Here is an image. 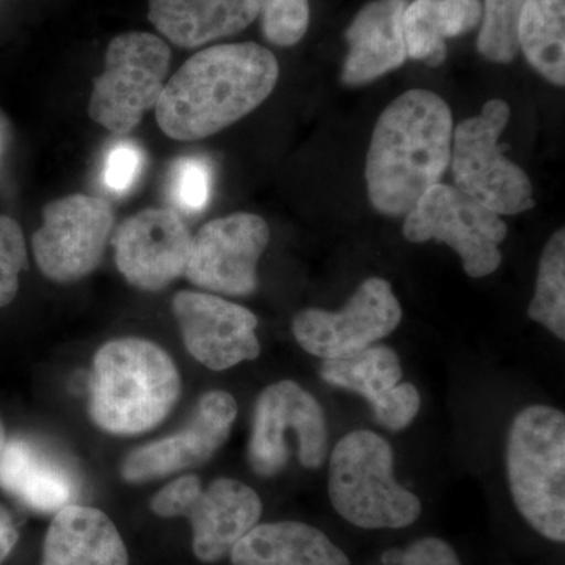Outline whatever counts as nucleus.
Listing matches in <instances>:
<instances>
[{
	"instance_id": "obj_22",
	"label": "nucleus",
	"mask_w": 565,
	"mask_h": 565,
	"mask_svg": "<svg viewBox=\"0 0 565 565\" xmlns=\"http://www.w3.org/2000/svg\"><path fill=\"white\" fill-rule=\"evenodd\" d=\"M519 50L546 81L565 84V0H526L519 21Z\"/></svg>"
},
{
	"instance_id": "obj_32",
	"label": "nucleus",
	"mask_w": 565,
	"mask_h": 565,
	"mask_svg": "<svg viewBox=\"0 0 565 565\" xmlns=\"http://www.w3.org/2000/svg\"><path fill=\"white\" fill-rule=\"evenodd\" d=\"M388 563L399 565H462L456 550L438 537H424L405 550H397L385 557Z\"/></svg>"
},
{
	"instance_id": "obj_14",
	"label": "nucleus",
	"mask_w": 565,
	"mask_h": 565,
	"mask_svg": "<svg viewBox=\"0 0 565 565\" xmlns=\"http://www.w3.org/2000/svg\"><path fill=\"white\" fill-rule=\"evenodd\" d=\"M191 243L180 215L159 207L126 218L111 237L118 270L143 291H161L184 277Z\"/></svg>"
},
{
	"instance_id": "obj_12",
	"label": "nucleus",
	"mask_w": 565,
	"mask_h": 565,
	"mask_svg": "<svg viewBox=\"0 0 565 565\" xmlns=\"http://www.w3.org/2000/svg\"><path fill=\"white\" fill-rule=\"evenodd\" d=\"M269 241V226L259 215L239 212L215 218L192 236L184 277L210 292L250 296Z\"/></svg>"
},
{
	"instance_id": "obj_35",
	"label": "nucleus",
	"mask_w": 565,
	"mask_h": 565,
	"mask_svg": "<svg viewBox=\"0 0 565 565\" xmlns=\"http://www.w3.org/2000/svg\"><path fill=\"white\" fill-rule=\"evenodd\" d=\"M20 533L14 525L13 515L6 505L0 504V565L6 563L18 544Z\"/></svg>"
},
{
	"instance_id": "obj_25",
	"label": "nucleus",
	"mask_w": 565,
	"mask_h": 565,
	"mask_svg": "<svg viewBox=\"0 0 565 565\" xmlns=\"http://www.w3.org/2000/svg\"><path fill=\"white\" fill-rule=\"evenodd\" d=\"M408 57L438 66L445 62L448 39L440 0H414L404 13Z\"/></svg>"
},
{
	"instance_id": "obj_10",
	"label": "nucleus",
	"mask_w": 565,
	"mask_h": 565,
	"mask_svg": "<svg viewBox=\"0 0 565 565\" xmlns=\"http://www.w3.org/2000/svg\"><path fill=\"white\" fill-rule=\"evenodd\" d=\"M114 211L106 200L74 195L47 203L32 248L41 273L55 282H74L102 264L114 232Z\"/></svg>"
},
{
	"instance_id": "obj_16",
	"label": "nucleus",
	"mask_w": 565,
	"mask_h": 565,
	"mask_svg": "<svg viewBox=\"0 0 565 565\" xmlns=\"http://www.w3.org/2000/svg\"><path fill=\"white\" fill-rule=\"evenodd\" d=\"M263 514L258 493L236 479L221 478L196 494L185 511L193 531V553L203 563H217Z\"/></svg>"
},
{
	"instance_id": "obj_27",
	"label": "nucleus",
	"mask_w": 565,
	"mask_h": 565,
	"mask_svg": "<svg viewBox=\"0 0 565 565\" xmlns=\"http://www.w3.org/2000/svg\"><path fill=\"white\" fill-rule=\"evenodd\" d=\"M264 36L275 46L299 43L310 25L308 0H255Z\"/></svg>"
},
{
	"instance_id": "obj_4",
	"label": "nucleus",
	"mask_w": 565,
	"mask_h": 565,
	"mask_svg": "<svg viewBox=\"0 0 565 565\" xmlns=\"http://www.w3.org/2000/svg\"><path fill=\"white\" fill-rule=\"evenodd\" d=\"M505 470L516 511L548 541H565V415L530 405L512 422Z\"/></svg>"
},
{
	"instance_id": "obj_36",
	"label": "nucleus",
	"mask_w": 565,
	"mask_h": 565,
	"mask_svg": "<svg viewBox=\"0 0 565 565\" xmlns=\"http://www.w3.org/2000/svg\"><path fill=\"white\" fill-rule=\"evenodd\" d=\"M7 433H6V426H3L2 418H0V455H2L3 448H6L7 445Z\"/></svg>"
},
{
	"instance_id": "obj_19",
	"label": "nucleus",
	"mask_w": 565,
	"mask_h": 565,
	"mask_svg": "<svg viewBox=\"0 0 565 565\" xmlns=\"http://www.w3.org/2000/svg\"><path fill=\"white\" fill-rule=\"evenodd\" d=\"M150 21L184 50L245 31L258 18L255 0H150Z\"/></svg>"
},
{
	"instance_id": "obj_23",
	"label": "nucleus",
	"mask_w": 565,
	"mask_h": 565,
	"mask_svg": "<svg viewBox=\"0 0 565 565\" xmlns=\"http://www.w3.org/2000/svg\"><path fill=\"white\" fill-rule=\"evenodd\" d=\"M403 364L396 351L371 345L352 355L323 360L321 377L327 384L363 396L373 404L403 381Z\"/></svg>"
},
{
	"instance_id": "obj_6",
	"label": "nucleus",
	"mask_w": 565,
	"mask_h": 565,
	"mask_svg": "<svg viewBox=\"0 0 565 565\" xmlns=\"http://www.w3.org/2000/svg\"><path fill=\"white\" fill-rule=\"evenodd\" d=\"M509 120V104L490 99L478 117L460 121L452 132L449 166L456 188L498 215L523 214L535 204L533 182L500 147Z\"/></svg>"
},
{
	"instance_id": "obj_30",
	"label": "nucleus",
	"mask_w": 565,
	"mask_h": 565,
	"mask_svg": "<svg viewBox=\"0 0 565 565\" xmlns=\"http://www.w3.org/2000/svg\"><path fill=\"white\" fill-rule=\"evenodd\" d=\"M374 418L390 430H403L411 426L422 408V396L415 385L399 382L371 404Z\"/></svg>"
},
{
	"instance_id": "obj_34",
	"label": "nucleus",
	"mask_w": 565,
	"mask_h": 565,
	"mask_svg": "<svg viewBox=\"0 0 565 565\" xmlns=\"http://www.w3.org/2000/svg\"><path fill=\"white\" fill-rule=\"evenodd\" d=\"M448 39L463 35L481 24V0H440Z\"/></svg>"
},
{
	"instance_id": "obj_3",
	"label": "nucleus",
	"mask_w": 565,
	"mask_h": 565,
	"mask_svg": "<svg viewBox=\"0 0 565 565\" xmlns=\"http://www.w3.org/2000/svg\"><path fill=\"white\" fill-rule=\"evenodd\" d=\"M180 394L177 364L158 344L122 338L96 352L88 412L104 433H148L169 416Z\"/></svg>"
},
{
	"instance_id": "obj_1",
	"label": "nucleus",
	"mask_w": 565,
	"mask_h": 565,
	"mask_svg": "<svg viewBox=\"0 0 565 565\" xmlns=\"http://www.w3.org/2000/svg\"><path fill=\"white\" fill-rule=\"evenodd\" d=\"M278 77L277 57L259 44L207 47L167 82L156 118L170 139H206L262 106Z\"/></svg>"
},
{
	"instance_id": "obj_17",
	"label": "nucleus",
	"mask_w": 565,
	"mask_h": 565,
	"mask_svg": "<svg viewBox=\"0 0 565 565\" xmlns=\"http://www.w3.org/2000/svg\"><path fill=\"white\" fill-rule=\"evenodd\" d=\"M408 0H371L345 31L349 52L341 81L360 87L385 76L407 62L404 13Z\"/></svg>"
},
{
	"instance_id": "obj_31",
	"label": "nucleus",
	"mask_w": 565,
	"mask_h": 565,
	"mask_svg": "<svg viewBox=\"0 0 565 565\" xmlns=\"http://www.w3.org/2000/svg\"><path fill=\"white\" fill-rule=\"evenodd\" d=\"M143 166V152L132 141H121L111 148L104 166V184L109 191L122 193L132 188Z\"/></svg>"
},
{
	"instance_id": "obj_29",
	"label": "nucleus",
	"mask_w": 565,
	"mask_h": 565,
	"mask_svg": "<svg viewBox=\"0 0 565 565\" xmlns=\"http://www.w3.org/2000/svg\"><path fill=\"white\" fill-rule=\"evenodd\" d=\"M28 263L24 234L13 218L0 215V308L13 302Z\"/></svg>"
},
{
	"instance_id": "obj_15",
	"label": "nucleus",
	"mask_w": 565,
	"mask_h": 565,
	"mask_svg": "<svg viewBox=\"0 0 565 565\" xmlns=\"http://www.w3.org/2000/svg\"><path fill=\"white\" fill-rule=\"evenodd\" d=\"M236 416L232 394L222 390L203 394L181 433L140 446L126 457L122 479L141 484L207 462L228 440Z\"/></svg>"
},
{
	"instance_id": "obj_26",
	"label": "nucleus",
	"mask_w": 565,
	"mask_h": 565,
	"mask_svg": "<svg viewBox=\"0 0 565 565\" xmlns=\"http://www.w3.org/2000/svg\"><path fill=\"white\" fill-rule=\"evenodd\" d=\"M526 0H484L478 51L493 63L514 62L519 54V21Z\"/></svg>"
},
{
	"instance_id": "obj_9",
	"label": "nucleus",
	"mask_w": 565,
	"mask_h": 565,
	"mask_svg": "<svg viewBox=\"0 0 565 565\" xmlns=\"http://www.w3.org/2000/svg\"><path fill=\"white\" fill-rule=\"evenodd\" d=\"M296 434L297 455L305 468L322 467L329 452V430L321 404L292 381L267 386L255 405L248 462L256 475L270 478L288 463L286 434Z\"/></svg>"
},
{
	"instance_id": "obj_11",
	"label": "nucleus",
	"mask_w": 565,
	"mask_h": 565,
	"mask_svg": "<svg viewBox=\"0 0 565 565\" xmlns=\"http://www.w3.org/2000/svg\"><path fill=\"white\" fill-rule=\"evenodd\" d=\"M403 308L392 285L371 277L340 311L307 308L296 315L292 333L305 352L322 360L340 359L371 348L397 329Z\"/></svg>"
},
{
	"instance_id": "obj_33",
	"label": "nucleus",
	"mask_w": 565,
	"mask_h": 565,
	"mask_svg": "<svg viewBox=\"0 0 565 565\" xmlns=\"http://www.w3.org/2000/svg\"><path fill=\"white\" fill-rule=\"evenodd\" d=\"M202 482L196 476H182V478L174 479L152 498V512L163 519L184 516L189 505L195 500L196 494L202 492Z\"/></svg>"
},
{
	"instance_id": "obj_28",
	"label": "nucleus",
	"mask_w": 565,
	"mask_h": 565,
	"mask_svg": "<svg viewBox=\"0 0 565 565\" xmlns=\"http://www.w3.org/2000/svg\"><path fill=\"white\" fill-rule=\"evenodd\" d=\"M212 191V170L202 158H182L172 170L174 203L185 212H200L207 206Z\"/></svg>"
},
{
	"instance_id": "obj_8",
	"label": "nucleus",
	"mask_w": 565,
	"mask_h": 565,
	"mask_svg": "<svg viewBox=\"0 0 565 565\" xmlns=\"http://www.w3.org/2000/svg\"><path fill=\"white\" fill-rule=\"evenodd\" d=\"M403 232L411 243L437 241L448 245L462 259L468 277L482 278L500 267V245L508 236V226L484 204L456 185L440 182L405 215Z\"/></svg>"
},
{
	"instance_id": "obj_7",
	"label": "nucleus",
	"mask_w": 565,
	"mask_h": 565,
	"mask_svg": "<svg viewBox=\"0 0 565 565\" xmlns=\"http://www.w3.org/2000/svg\"><path fill=\"white\" fill-rule=\"evenodd\" d=\"M170 57L166 41L152 33L115 36L107 47L102 76L93 85L88 104L92 120L117 136L131 132L161 98Z\"/></svg>"
},
{
	"instance_id": "obj_5",
	"label": "nucleus",
	"mask_w": 565,
	"mask_h": 565,
	"mask_svg": "<svg viewBox=\"0 0 565 565\" xmlns=\"http://www.w3.org/2000/svg\"><path fill=\"white\" fill-rule=\"evenodd\" d=\"M329 497L345 522L363 530H401L423 512L419 498L396 481L392 445L373 430H353L334 446Z\"/></svg>"
},
{
	"instance_id": "obj_18",
	"label": "nucleus",
	"mask_w": 565,
	"mask_h": 565,
	"mask_svg": "<svg viewBox=\"0 0 565 565\" xmlns=\"http://www.w3.org/2000/svg\"><path fill=\"white\" fill-rule=\"evenodd\" d=\"M128 564V550L117 526L99 509L68 504L55 512L41 565Z\"/></svg>"
},
{
	"instance_id": "obj_20",
	"label": "nucleus",
	"mask_w": 565,
	"mask_h": 565,
	"mask_svg": "<svg viewBox=\"0 0 565 565\" xmlns=\"http://www.w3.org/2000/svg\"><path fill=\"white\" fill-rule=\"evenodd\" d=\"M0 487L36 512H58L73 500L76 482L66 465L22 438L0 455Z\"/></svg>"
},
{
	"instance_id": "obj_2",
	"label": "nucleus",
	"mask_w": 565,
	"mask_h": 565,
	"mask_svg": "<svg viewBox=\"0 0 565 565\" xmlns=\"http://www.w3.org/2000/svg\"><path fill=\"white\" fill-rule=\"evenodd\" d=\"M451 109L437 93L414 88L382 111L366 156L367 195L374 210L405 217L440 184L451 163Z\"/></svg>"
},
{
	"instance_id": "obj_21",
	"label": "nucleus",
	"mask_w": 565,
	"mask_h": 565,
	"mask_svg": "<svg viewBox=\"0 0 565 565\" xmlns=\"http://www.w3.org/2000/svg\"><path fill=\"white\" fill-rule=\"evenodd\" d=\"M230 555L233 565H352L321 530L300 522L253 526Z\"/></svg>"
},
{
	"instance_id": "obj_24",
	"label": "nucleus",
	"mask_w": 565,
	"mask_h": 565,
	"mask_svg": "<svg viewBox=\"0 0 565 565\" xmlns=\"http://www.w3.org/2000/svg\"><path fill=\"white\" fill-rule=\"evenodd\" d=\"M527 316L556 338H565V232L553 234L539 262L537 281Z\"/></svg>"
},
{
	"instance_id": "obj_13",
	"label": "nucleus",
	"mask_w": 565,
	"mask_h": 565,
	"mask_svg": "<svg viewBox=\"0 0 565 565\" xmlns=\"http://www.w3.org/2000/svg\"><path fill=\"white\" fill-rule=\"evenodd\" d=\"M173 315L180 323L185 349L212 371H225L262 353L250 310L214 296L181 291L173 297Z\"/></svg>"
}]
</instances>
